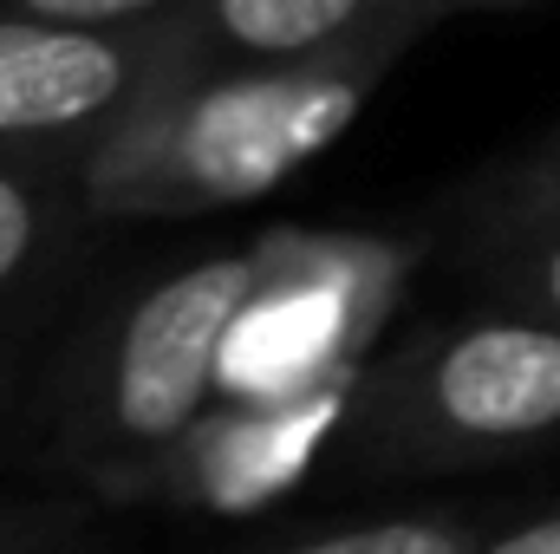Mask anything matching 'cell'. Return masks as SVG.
Here are the masks:
<instances>
[{
    "label": "cell",
    "instance_id": "cell-10",
    "mask_svg": "<svg viewBox=\"0 0 560 554\" xmlns=\"http://www.w3.org/2000/svg\"><path fill=\"white\" fill-rule=\"evenodd\" d=\"M541 293H548V307L560 313V249L548 255V262H541Z\"/></svg>",
    "mask_w": 560,
    "mask_h": 554
},
{
    "label": "cell",
    "instance_id": "cell-5",
    "mask_svg": "<svg viewBox=\"0 0 560 554\" xmlns=\"http://www.w3.org/2000/svg\"><path fill=\"white\" fill-rule=\"evenodd\" d=\"M411 13L423 0H202V26L215 46L242 53V66H313L346 53H392L385 20Z\"/></svg>",
    "mask_w": 560,
    "mask_h": 554
},
{
    "label": "cell",
    "instance_id": "cell-12",
    "mask_svg": "<svg viewBox=\"0 0 560 554\" xmlns=\"http://www.w3.org/2000/svg\"><path fill=\"white\" fill-rule=\"evenodd\" d=\"M548 203L560 209V157H555V170H548Z\"/></svg>",
    "mask_w": 560,
    "mask_h": 554
},
{
    "label": "cell",
    "instance_id": "cell-7",
    "mask_svg": "<svg viewBox=\"0 0 560 554\" xmlns=\"http://www.w3.org/2000/svg\"><path fill=\"white\" fill-rule=\"evenodd\" d=\"M20 13L33 20H59V26H131V20H150L163 0H13Z\"/></svg>",
    "mask_w": 560,
    "mask_h": 554
},
{
    "label": "cell",
    "instance_id": "cell-4",
    "mask_svg": "<svg viewBox=\"0 0 560 554\" xmlns=\"http://www.w3.org/2000/svg\"><path fill=\"white\" fill-rule=\"evenodd\" d=\"M156 46L118 39L105 26H59L13 13L0 20V143L72 138L85 125L138 105V85L156 79Z\"/></svg>",
    "mask_w": 560,
    "mask_h": 554
},
{
    "label": "cell",
    "instance_id": "cell-6",
    "mask_svg": "<svg viewBox=\"0 0 560 554\" xmlns=\"http://www.w3.org/2000/svg\"><path fill=\"white\" fill-rule=\"evenodd\" d=\"M287 554H476L463 522H436V516H405V522H365V529H339L319 542H300Z\"/></svg>",
    "mask_w": 560,
    "mask_h": 554
},
{
    "label": "cell",
    "instance_id": "cell-11",
    "mask_svg": "<svg viewBox=\"0 0 560 554\" xmlns=\"http://www.w3.org/2000/svg\"><path fill=\"white\" fill-rule=\"evenodd\" d=\"M430 13H456V7H522V0H423Z\"/></svg>",
    "mask_w": 560,
    "mask_h": 554
},
{
    "label": "cell",
    "instance_id": "cell-1",
    "mask_svg": "<svg viewBox=\"0 0 560 554\" xmlns=\"http://www.w3.org/2000/svg\"><path fill=\"white\" fill-rule=\"evenodd\" d=\"M385 53H346L313 66H248L196 92L163 99L150 79L105 143L92 189L112 209H215L248 203L339 138ZM163 72V66H156Z\"/></svg>",
    "mask_w": 560,
    "mask_h": 554
},
{
    "label": "cell",
    "instance_id": "cell-2",
    "mask_svg": "<svg viewBox=\"0 0 560 554\" xmlns=\"http://www.w3.org/2000/svg\"><path fill=\"white\" fill-rule=\"evenodd\" d=\"M255 293H261L255 255H215L150 287L105 366V430L131 450L176 443L196 424L202 399L215 392L222 353Z\"/></svg>",
    "mask_w": 560,
    "mask_h": 554
},
{
    "label": "cell",
    "instance_id": "cell-3",
    "mask_svg": "<svg viewBox=\"0 0 560 554\" xmlns=\"http://www.w3.org/2000/svg\"><path fill=\"white\" fill-rule=\"evenodd\" d=\"M405 430L450 450H502L560 430V326L482 320L405 372Z\"/></svg>",
    "mask_w": 560,
    "mask_h": 554
},
{
    "label": "cell",
    "instance_id": "cell-8",
    "mask_svg": "<svg viewBox=\"0 0 560 554\" xmlns=\"http://www.w3.org/2000/svg\"><path fill=\"white\" fill-rule=\"evenodd\" d=\"M33 229H39V209H33V196H26V183L0 170V280H13L26 268Z\"/></svg>",
    "mask_w": 560,
    "mask_h": 554
},
{
    "label": "cell",
    "instance_id": "cell-9",
    "mask_svg": "<svg viewBox=\"0 0 560 554\" xmlns=\"http://www.w3.org/2000/svg\"><path fill=\"white\" fill-rule=\"evenodd\" d=\"M476 554H560V516H535V522L495 535L489 549H476Z\"/></svg>",
    "mask_w": 560,
    "mask_h": 554
}]
</instances>
